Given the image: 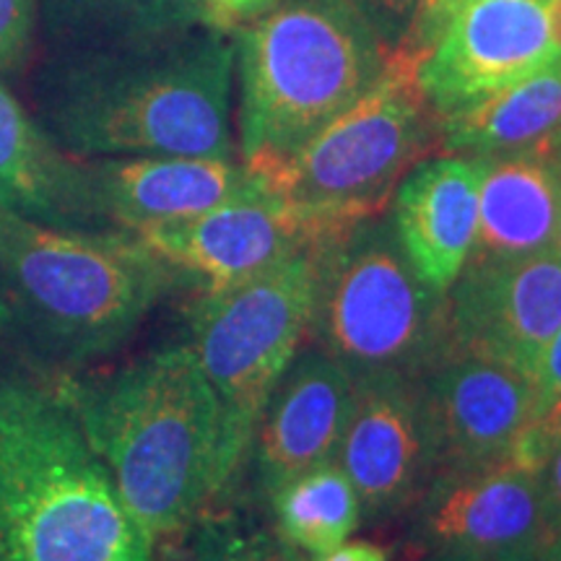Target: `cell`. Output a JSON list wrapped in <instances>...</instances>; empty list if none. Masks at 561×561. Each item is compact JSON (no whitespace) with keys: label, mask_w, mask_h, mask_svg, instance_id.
I'll list each match as a JSON object with an SVG mask.
<instances>
[{"label":"cell","mask_w":561,"mask_h":561,"mask_svg":"<svg viewBox=\"0 0 561 561\" xmlns=\"http://www.w3.org/2000/svg\"><path fill=\"white\" fill-rule=\"evenodd\" d=\"M280 541L307 557H325L348 541L362 504L339 462L294 479L268 496Z\"/></svg>","instance_id":"obj_22"},{"label":"cell","mask_w":561,"mask_h":561,"mask_svg":"<svg viewBox=\"0 0 561 561\" xmlns=\"http://www.w3.org/2000/svg\"><path fill=\"white\" fill-rule=\"evenodd\" d=\"M538 483H541L546 510H549L553 536L561 528V445L553 447L543 466L536 471Z\"/></svg>","instance_id":"obj_29"},{"label":"cell","mask_w":561,"mask_h":561,"mask_svg":"<svg viewBox=\"0 0 561 561\" xmlns=\"http://www.w3.org/2000/svg\"><path fill=\"white\" fill-rule=\"evenodd\" d=\"M442 146L476 159L538 153L561 161V53L489 100L445 117Z\"/></svg>","instance_id":"obj_20"},{"label":"cell","mask_w":561,"mask_h":561,"mask_svg":"<svg viewBox=\"0 0 561 561\" xmlns=\"http://www.w3.org/2000/svg\"><path fill=\"white\" fill-rule=\"evenodd\" d=\"M553 37L561 50V0H553Z\"/></svg>","instance_id":"obj_34"},{"label":"cell","mask_w":561,"mask_h":561,"mask_svg":"<svg viewBox=\"0 0 561 561\" xmlns=\"http://www.w3.org/2000/svg\"><path fill=\"white\" fill-rule=\"evenodd\" d=\"M187 561H299L291 546L273 541L240 515L203 517Z\"/></svg>","instance_id":"obj_23"},{"label":"cell","mask_w":561,"mask_h":561,"mask_svg":"<svg viewBox=\"0 0 561 561\" xmlns=\"http://www.w3.org/2000/svg\"><path fill=\"white\" fill-rule=\"evenodd\" d=\"M201 0H37L58 50H100L182 32Z\"/></svg>","instance_id":"obj_21"},{"label":"cell","mask_w":561,"mask_h":561,"mask_svg":"<svg viewBox=\"0 0 561 561\" xmlns=\"http://www.w3.org/2000/svg\"><path fill=\"white\" fill-rule=\"evenodd\" d=\"M424 388L437 439V473L510 460L541 411L528 375L486 359H447L424 377Z\"/></svg>","instance_id":"obj_14"},{"label":"cell","mask_w":561,"mask_h":561,"mask_svg":"<svg viewBox=\"0 0 561 561\" xmlns=\"http://www.w3.org/2000/svg\"><path fill=\"white\" fill-rule=\"evenodd\" d=\"M396 47L351 0H278L242 34L240 136L252 174L294 157L380 81Z\"/></svg>","instance_id":"obj_5"},{"label":"cell","mask_w":561,"mask_h":561,"mask_svg":"<svg viewBox=\"0 0 561 561\" xmlns=\"http://www.w3.org/2000/svg\"><path fill=\"white\" fill-rule=\"evenodd\" d=\"M445 299L447 359L507 364L533 380L561 325V257L549 250L523 261L466 263Z\"/></svg>","instance_id":"obj_10"},{"label":"cell","mask_w":561,"mask_h":561,"mask_svg":"<svg viewBox=\"0 0 561 561\" xmlns=\"http://www.w3.org/2000/svg\"><path fill=\"white\" fill-rule=\"evenodd\" d=\"M354 382L339 468L362 517L377 520L416 504L437 473V439L424 377L371 375Z\"/></svg>","instance_id":"obj_9"},{"label":"cell","mask_w":561,"mask_h":561,"mask_svg":"<svg viewBox=\"0 0 561 561\" xmlns=\"http://www.w3.org/2000/svg\"><path fill=\"white\" fill-rule=\"evenodd\" d=\"M437 144L442 123L421 89L419 58L396 47L359 102L257 178L320 248L375 219Z\"/></svg>","instance_id":"obj_6"},{"label":"cell","mask_w":561,"mask_h":561,"mask_svg":"<svg viewBox=\"0 0 561 561\" xmlns=\"http://www.w3.org/2000/svg\"><path fill=\"white\" fill-rule=\"evenodd\" d=\"M437 561H543V549L476 553V557H453V559H437Z\"/></svg>","instance_id":"obj_32"},{"label":"cell","mask_w":561,"mask_h":561,"mask_svg":"<svg viewBox=\"0 0 561 561\" xmlns=\"http://www.w3.org/2000/svg\"><path fill=\"white\" fill-rule=\"evenodd\" d=\"M557 445H561V392L530 421L528 430L517 439L515 450L510 455V462L538 471Z\"/></svg>","instance_id":"obj_26"},{"label":"cell","mask_w":561,"mask_h":561,"mask_svg":"<svg viewBox=\"0 0 561 561\" xmlns=\"http://www.w3.org/2000/svg\"><path fill=\"white\" fill-rule=\"evenodd\" d=\"M62 382L0 371V561H151Z\"/></svg>","instance_id":"obj_3"},{"label":"cell","mask_w":561,"mask_h":561,"mask_svg":"<svg viewBox=\"0 0 561 561\" xmlns=\"http://www.w3.org/2000/svg\"><path fill=\"white\" fill-rule=\"evenodd\" d=\"M37 0H0V73H16L30 60Z\"/></svg>","instance_id":"obj_24"},{"label":"cell","mask_w":561,"mask_h":561,"mask_svg":"<svg viewBox=\"0 0 561 561\" xmlns=\"http://www.w3.org/2000/svg\"><path fill=\"white\" fill-rule=\"evenodd\" d=\"M144 536L185 530L221 491V405L191 346L91 380H60Z\"/></svg>","instance_id":"obj_2"},{"label":"cell","mask_w":561,"mask_h":561,"mask_svg":"<svg viewBox=\"0 0 561 561\" xmlns=\"http://www.w3.org/2000/svg\"><path fill=\"white\" fill-rule=\"evenodd\" d=\"M9 328H11V312H9V305H5L3 294H0V339L9 333Z\"/></svg>","instance_id":"obj_33"},{"label":"cell","mask_w":561,"mask_h":561,"mask_svg":"<svg viewBox=\"0 0 561 561\" xmlns=\"http://www.w3.org/2000/svg\"><path fill=\"white\" fill-rule=\"evenodd\" d=\"M561 161L538 153L483 159L479 224L468 263L523 261L557 248Z\"/></svg>","instance_id":"obj_19"},{"label":"cell","mask_w":561,"mask_h":561,"mask_svg":"<svg viewBox=\"0 0 561 561\" xmlns=\"http://www.w3.org/2000/svg\"><path fill=\"white\" fill-rule=\"evenodd\" d=\"M312 561H388V553H385L380 546L356 541V543H343L339 549L325 553V557H318Z\"/></svg>","instance_id":"obj_31"},{"label":"cell","mask_w":561,"mask_h":561,"mask_svg":"<svg viewBox=\"0 0 561 561\" xmlns=\"http://www.w3.org/2000/svg\"><path fill=\"white\" fill-rule=\"evenodd\" d=\"M481 178L483 159L437 157L419 161L396 191L390 227L413 271L439 294L471 257Z\"/></svg>","instance_id":"obj_17"},{"label":"cell","mask_w":561,"mask_h":561,"mask_svg":"<svg viewBox=\"0 0 561 561\" xmlns=\"http://www.w3.org/2000/svg\"><path fill=\"white\" fill-rule=\"evenodd\" d=\"M318 248L224 291H203L191 312V351L221 405V491L252 450L257 421L301 339L318 297Z\"/></svg>","instance_id":"obj_8"},{"label":"cell","mask_w":561,"mask_h":561,"mask_svg":"<svg viewBox=\"0 0 561 561\" xmlns=\"http://www.w3.org/2000/svg\"><path fill=\"white\" fill-rule=\"evenodd\" d=\"M553 538H559V541H561V528L557 530V536H553ZM553 538H551V541H553Z\"/></svg>","instance_id":"obj_37"},{"label":"cell","mask_w":561,"mask_h":561,"mask_svg":"<svg viewBox=\"0 0 561 561\" xmlns=\"http://www.w3.org/2000/svg\"><path fill=\"white\" fill-rule=\"evenodd\" d=\"M0 214L47 227L112 231L91 201L83 159L60 151L0 81Z\"/></svg>","instance_id":"obj_18"},{"label":"cell","mask_w":561,"mask_h":561,"mask_svg":"<svg viewBox=\"0 0 561 561\" xmlns=\"http://www.w3.org/2000/svg\"><path fill=\"white\" fill-rule=\"evenodd\" d=\"M310 331L351 380L426 377L447 362V299L434 291L390 224L364 221L318 248Z\"/></svg>","instance_id":"obj_7"},{"label":"cell","mask_w":561,"mask_h":561,"mask_svg":"<svg viewBox=\"0 0 561 561\" xmlns=\"http://www.w3.org/2000/svg\"><path fill=\"white\" fill-rule=\"evenodd\" d=\"M543 561H561V541L553 538V541L543 549Z\"/></svg>","instance_id":"obj_35"},{"label":"cell","mask_w":561,"mask_h":561,"mask_svg":"<svg viewBox=\"0 0 561 561\" xmlns=\"http://www.w3.org/2000/svg\"><path fill=\"white\" fill-rule=\"evenodd\" d=\"M367 16L388 45L396 47L409 32L421 0H351Z\"/></svg>","instance_id":"obj_27"},{"label":"cell","mask_w":561,"mask_h":561,"mask_svg":"<svg viewBox=\"0 0 561 561\" xmlns=\"http://www.w3.org/2000/svg\"><path fill=\"white\" fill-rule=\"evenodd\" d=\"M174 276L128 231L62 229L0 214V294L11 325L62 367H81L130 341Z\"/></svg>","instance_id":"obj_4"},{"label":"cell","mask_w":561,"mask_h":561,"mask_svg":"<svg viewBox=\"0 0 561 561\" xmlns=\"http://www.w3.org/2000/svg\"><path fill=\"white\" fill-rule=\"evenodd\" d=\"M136 237L172 271L201 280L208 294L240 286L301 250L318 248L257 174L206 214L153 224Z\"/></svg>","instance_id":"obj_13"},{"label":"cell","mask_w":561,"mask_h":561,"mask_svg":"<svg viewBox=\"0 0 561 561\" xmlns=\"http://www.w3.org/2000/svg\"><path fill=\"white\" fill-rule=\"evenodd\" d=\"M351 390L348 371L322 348L294 356L252 437L265 496L299 476L333 466L348 421Z\"/></svg>","instance_id":"obj_15"},{"label":"cell","mask_w":561,"mask_h":561,"mask_svg":"<svg viewBox=\"0 0 561 561\" xmlns=\"http://www.w3.org/2000/svg\"><path fill=\"white\" fill-rule=\"evenodd\" d=\"M553 250H557V255L561 257V231H559V240H557V248H553Z\"/></svg>","instance_id":"obj_36"},{"label":"cell","mask_w":561,"mask_h":561,"mask_svg":"<svg viewBox=\"0 0 561 561\" xmlns=\"http://www.w3.org/2000/svg\"><path fill=\"white\" fill-rule=\"evenodd\" d=\"M471 3L473 0H421L409 32L403 34L396 47L421 60L437 45L447 26L453 24V19Z\"/></svg>","instance_id":"obj_25"},{"label":"cell","mask_w":561,"mask_h":561,"mask_svg":"<svg viewBox=\"0 0 561 561\" xmlns=\"http://www.w3.org/2000/svg\"><path fill=\"white\" fill-rule=\"evenodd\" d=\"M83 164L102 224L128 234L206 214L252 180L244 164L214 157H110Z\"/></svg>","instance_id":"obj_16"},{"label":"cell","mask_w":561,"mask_h":561,"mask_svg":"<svg viewBox=\"0 0 561 561\" xmlns=\"http://www.w3.org/2000/svg\"><path fill=\"white\" fill-rule=\"evenodd\" d=\"M201 3L206 5L216 21H242L261 16L271 5H276L278 0H201Z\"/></svg>","instance_id":"obj_30"},{"label":"cell","mask_w":561,"mask_h":561,"mask_svg":"<svg viewBox=\"0 0 561 561\" xmlns=\"http://www.w3.org/2000/svg\"><path fill=\"white\" fill-rule=\"evenodd\" d=\"M234 45L185 34L58 50L32 81V115L73 159H231Z\"/></svg>","instance_id":"obj_1"},{"label":"cell","mask_w":561,"mask_h":561,"mask_svg":"<svg viewBox=\"0 0 561 561\" xmlns=\"http://www.w3.org/2000/svg\"><path fill=\"white\" fill-rule=\"evenodd\" d=\"M413 536L437 561L546 549L553 528L536 471L504 460L434 476L416 502Z\"/></svg>","instance_id":"obj_12"},{"label":"cell","mask_w":561,"mask_h":561,"mask_svg":"<svg viewBox=\"0 0 561 561\" xmlns=\"http://www.w3.org/2000/svg\"><path fill=\"white\" fill-rule=\"evenodd\" d=\"M533 385H536L538 390L541 411L561 392V325L559 331L553 333V339L546 343L541 359H538V367L533 371Z\"/></svg>","instance_id":"obj_28"},{"label":"cell","mask_w":561,"mask_h":561,"mask_svg":"<svg viewBox=\"0 0 561 561\" xmlns=\"http://www.w3.org/2000/svg\"><path fill=\"white\" fill-rule=\"evenodd\" d=\"M559 53L553 0H473L419 60V81L442 123Z\"/></svg>","instance_id":"obj_11"}]
</instances>
